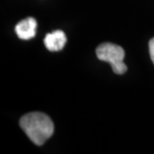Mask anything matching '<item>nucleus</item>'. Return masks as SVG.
<instances>
[{
    "label": "nucleus",
    "instance_id": "obj_2",
    "mask_svg": "<svg viewBox=\"0 0 154 154\" xmlns=\"http://www.w3.org/2000/svg\"><path fill=\"white\" fill-rule=\"evenodd\" d=\"M96 55L99 60L108 62L116 74H124L127 70V67L123 62L125 52L121 46L112 43H103L97 47Z\"/></svg>",
    "mask_w": 154,
    "mask_h": 154
},
{
    "label": "nucleus",
    "instance_id": "obj_3",
    "mask_svg": "<svg viewBox=\"0 0 154 154\" xmlns=\"http://www.w3.org/2000/svg\"><path fill=\"white\" fill-rule=\"evenodd\" d=\"M36 28H37V21L34 18L28 17L17 23V25L15 26V32L20 39L28 40L36 35Z\"/></svg>",
    "mask_w": 154,
    "mask_h": 154
},
{
    "label": "nucleus",
    "instance_id": "obj_1",
    "mask_svg": "<svg viewBox=\"0 0 154 154\" xmlns=\"http://www.w3.org/2000/svg\"><path fill=\"white\" fill-rule=\"evenodd\" d=\"M20 127L35 145H42L54 132V124L41 112H31L20 118Z\"/></svg>",
    "mask_w": 154,
    "mask_h": 154
},
{
    "label": "nucleus",
    "instance_id": "obj_5",
    "mask_svg": "<svg viewBox=\"0 0 154 154\" xmlns=\"http://www.w3.org/2000/svg\"><path fill=\"white\" fill-rule=\"evenodd\" d=\"M149 53H150V57H151V60L154 64V37L149 41Z\"/></svg>",
    "mask_w": 154,
    "mask_h": 154
},
{
    "label": "nucleus",
    "instance_id": "obj_4",
    "mask_svg": "<svg viewBox=\"0 0 154 154\" xmlns=\"http://www.w3.org/2000/svg\"><path fill=\"white\" fill-rule=\"evenodd\" d=\"M66 35L62 30H56V31L46 34L44 38V44L49 51H60L62 50L66 43Z\"/></svg>",
    "mask_w": 154,
    "mask_h": 154
}]
</instances>
